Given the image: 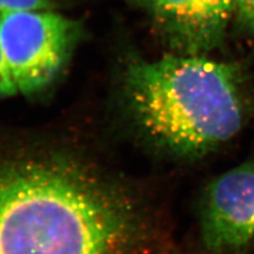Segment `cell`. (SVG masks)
Listing matches in <instances>:
<instances>
[{
	"mask_svg": "<svg viewBox=\"0 0 254 254\" xmlns=\"http://www.w3.org/2000/svg\"><path fill=\"white\" fill-rule=\"evenodd\" d=\"M77 34L75 21L50 10L0 14V44L18 92L34 93L51 84Z\"/></svg>",
	"mask_w": 254,
	"mask_h": 254,
	"instance_id": "obj_3",
	"label": "cell"
},
{
	"mask_svg": "<svg viewBox=\"0 0 254 254\" xmlns=\"http://www.w3.org/2000/svg\"><path fill=\"white\" fill-rule=\"evenodd\" d=\"M234 14L241 26L254 32V0H234Z\"/></svg>",
	"mask_w": 254,
	"mask_h": 254,
	"instance_id": "obj_8",
	"label": "cell"
},
{
	"mask_svg": "<svg viewBox=\"0 0 254 254\" xmlns=\"http://www.w3.org/2000/svg\"><path fill=\"white\" fill-rule=\"evenodd\" d=\"M204 247L214 253L234 251L254 237V162L222 174L206 188L200 209Z\"/></svg>",
	"mask_w": 254,
	"mask_h": 254,
	"instance_id": "obj_5",
	"label": "cell"
},
{
	"mask_svg": "<svg viewBox=\"0 0 254 254\" xmlns=\"http://www.w3.org/2000/svg\"><path fill=\"white\" fill-rule=\"evenodd\" d=\"M50 0H0V14L13 11L50 10Z\"/></svg>",
	"mask_w": 254,
	"mask_h": 254,
	"instance_id": "obj_7",
	"label": "cell"
},
{
	"mask_svg": "<svg viewBox=\"0 0 254 254\" xmlns=\"http://www.w3.org/2000/svg\"><path fill=\"white\" fill-rule=\"evenodd\" d=\"M150 233L140 198L97 161L0 153V254H147Z\"/></svg>",
	"mask_w": 254,
	"mask_h": 254,
	"instance_id": "obj_1",
	"label": "cell"
},
{
	"mask_svg": "<svg viewBox=\"0 0 254 254\" xmlns=\"http://www.w3.org/2000/svg\"><path fill=\"white\" fill-rule=\"evenodd\" d=\"M18 92L9 63L0 44V98L11 97Z\"/></svg>",
	"mask_w": 254,
	"mask_h": 254,
	"instance_id": "obj_6",
	"label": "cell"
},
{
	"mask_svg": "<svg viewBox=\"0 0 254 254\" xmlns=\"http://www.w3.org/2000/svg\"><path fill=\"white\" fill-rule=\"evenodd\" d=\"M144 12L171 53L208 57L224 44L234 0H125Z\"/></svg>",
	"mask_w": 254,
	"mask_h": 254,
	"instance_id": "obj_4",
	"label": "cell"
},
{
	"mask_svg": "<svg viewBox=\"0 0 254 254\" xmlns=\"http://www.w3.org/2000/svg\"><path fill=\"white\" fill-rule=\"evenodd\" d=\"M123 94L138 131L179 160L212 153L240 132L246 119L240 66L208 57H132L123 72Z\"/></svg>",
	"mask_w": 254,
	"mask_h": 254,
	"instance_id": "obj_2",
	"label": "cell"
}]
</instances>
